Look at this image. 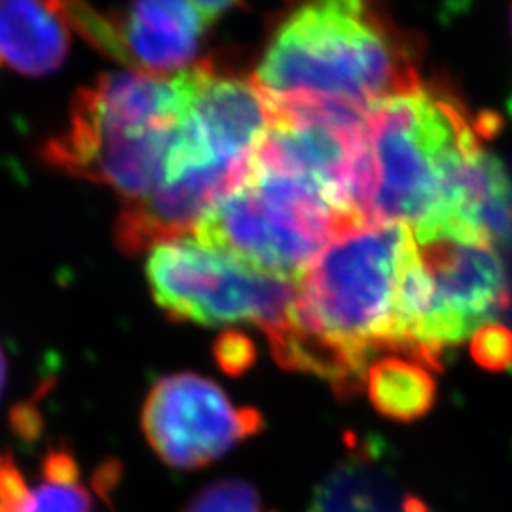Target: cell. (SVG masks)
Segmentation results:
<instances>
[{"label": "cell", "instance_id": "cell-1", "mask_svg": "<svg viewBox=\"0 0 512 512\" xmlns=\"http://www.w3.org/2000/svg\"><path fill=\"white\" fill-rule=\"evenodd\" d=\"M274 103L370 110L421 88L414 52L368 0H311L285 19L255 76Z\"/></svg>", "mask_w": 512, "mask_h": 512}, {"label": "cell", "instance_id": "cell-2", "mask_svg": "<svg viewBox=\"0 0 512 512\" xmlns=\"http://www.w3.org/2000/svg\"><path fill=\"white\" fill-rule=\"evenodd\" d=\"M194 95V74L110 73L74 95L69 122L44 160L122 194L147 196L171 175V160Z\"/></svg>", "mask_w": 512, "mask_h": 512}, {"label": "cell", "instance_id": "cell-3", "mask_svg": "<svg viewBox=\"0 0 512 512\" xmlns=\"http://www.w3.org/2000/svg\"><path fill=\"white\" fill-rule=\"evenodd\" d=\"M484 129L456 97L423 86L374 105L366 120L365 222L414 230L442 219L450 175L484 143Z\"/></svg>", "mask_w": 512, "mask_h": 512}, {"label": "cell", "instance_id": "cell-4", "mask_svg": "<svg viewBox=\"0 0 512 512\" xmlns=\"http://www.w3.org/2000/svg\"><path fill=\"white\" fill-rule=\"evenodd\" d=\"M410 228L363 222L332 239L296 281L294 323L370 366L397 351L395 304Z\"/></svg>", "mask_w": 512, "mask_h": 512}, {"label": "cell", "instance_id": "cell-5", "mask_svg": "<svg viewBox=\"0 0 512 512\" xmlns=\"http://www.w3.org/2000/svg\"><path fill=\"white\" fill-rule=\"evenodd\" d=\"M361 220L298 177L249 164L241 183L200 222L205 247L262 274L298 281L332 239Z\"/></svg>", "mask_w": 512, "mask_h": 512}, {"label": "cell", "instance_id": "cell-6", "mask_svg": "<svg viewBox=\"0 0 512 512\" xmlns=\"http://www.w3.org/2000/svg\"><path fill=\"white\" fill-rule=\"evenodd\" d=\"M147 281L158 308L179 323H253L268 338L294 321L296 281L256 272L194 239L154 247Z\"/></svg>", "mask_w": 512, "mask_h": 512}, {"label": "cell", "instance_id": "cell-7", "mask_svg": "<svg viewBox=\"0 0 512 512\" xmlns=\"http://www.w3.org/2000/svg\"><path fill=\"white\" fill-rule=\"evenodd\" d=\"M410 234L431 296L423 351L437 370L448 349L511 308V283L497 247L454 222L437 220Z\"/></svg>", "mask_w": 512, "mask_h": 512}, {"label": "cell", "instance_id": "cell-8", "mask_svg": "<svg viewBox=\"0 0 512 512\" xmlns=\"http://www.w3.org/2000/svg\"><path fill=\"white\" fill-rule=\"evenodd\" d=\"M148 446L165 465L202 469L264 429L262 414L236 406L219 385L192 372L160 378L141 412Z\"/></svg>", "mask_w": 512, "mask_h": 512}, {"label": "cell", "instance_id": "cell-9", "mask_svg": "<svg viewBox=\"0 0 512 512\" xmlns=\"http://www.w3.org/2000/svg\"><path fill=\"white\" fill-rule=\"evenodd\" d=\"M65 18L101 54L156 74L188 67L211 21L188 0H131L110 14L86 0H65Z\"/></svg>", "mask_w": 512, "mask_h": 512}, {"label": "cell", "instance_id": "cell-10", "mask_svg": "<svg viewBox=\"0 0 512 512\" xmlns=\"http://www.w3.org/2000/svg\"><path fill=\"white\" fill-rule=\"evenodd\" d=\"M275 103L255 78L226 76L198 63V84L179 133V152L190 169L249 167L274 126Z\"/></svg>", "mask_w": 512, "mask_h": 512}, {"label": "cell", "instance_id": "cell-11", "mask_svg": "<svg viewBox=\"0 0 512 512\" xmlns=\"http://www.w3.org/2000/svg\"><path fill=\"white\" fill-rule=\"evenodd\" d=\"M247 175V167L213 165L190 169L147 196L126 200L116 220V245L128 255H139L162 243L198 230L217 203L222 202Z\"/></svg>", "mask_w": 512, "mask_h": 512}, {"label": "cell", "instance_id": "cell-12", "mask_svg": "<svg viewBox=\"0 0 512 512\" xmlns=\"http://www.w3.org/2000/svg\"><path fill=\"white\" fill-rule=\"evenodd\" d=\"M308 512H433L420 495L404 490L376 440L349 442L311 495Z\"/></svg>", "mask_w": 512, "mask_h": 512}, {"label": "cell", "instance_id": "cell-13", "mask_svg": "<svg viewBox=\"0 0 512 512\" xmlns=\"http://www.w3.org/2000/svg\"><path fill=\"white\" fill-rule=\"evenodd\" d=\"M492 245L512 238V184L505 167L484 143L471 148L452 171L442 219Z\"/></svg>", "mask_w": 512, "mask_h": 512}, {"label": "cell", "instance_id": "cell-14", "mask_svg": "<svg viewBox=\"0 0 512 512\" xmlns=\"http://www.w3.org/2000/svg\"><path fill=\"white\" fill-rule=\"evenodd\" d=\"M65 0H0V69L23 76L57 71L69 54Z\"/></svg>", "mask_w": 512, "mask_h": 512}, {"label": "cell", "instance_id": "cell-15", "mask_svg": "<svg viewBox=\"0 0 512 512\" xmlns=\"http://www.w3.org/2000/svg\"><path fill=\"white\" fill-rule=\"evenodd\" d=\"M368 401L387 420L399 423L425 418L437 403V380L412 357L391 353L366 370Z\"/></svg>", "mask_w": 512, "mask_h": 512}, {"label": "cell", "instance_id": "cell-16", "mask_svg": "<svg viewBox=\"0 0 512 512\" xmlns=\"http://www.w3.org/2000/svg\"><path fill=\"white\" fill-rule=\"evenodd\" d=\"M183 512H275L255 486L239 478H224L194 495Z\"/></svg>", "mask_w": 512, "mask_h": 512}, {"label": "cell", "instance_id": "cell-17", "mask_svg": "<svg viewBox=\"0 0 512 512\" xmlns=\"http://www.w3.org/2000/svg\"><path fill=\"white\" fill-rule=\"evenodd\" d=\"M21 512H95L90 490L80 478H42Z\"/></svg>", "mask_w": 512, "mask_h": 512}, {"label": "cell", "instance_id": "cell-18", "mask_svg": "<svg viewBox=\"0 0 512 512\" xmlns=\"http://www.w3.org/2000/svg\"><path fill=\"white\" fill-rule=\"evenodd\" d=\"M471 357L476 365L490 372H507L512 368V329L503 323H486L471 336Z\"/></svg>", "mask_w": 512, "mask_h": 512}, {"label": "cell", "instance_id": "cell-19", "mask_svg": "<svg viewBox=\"0 0 512 512\" xmlns=\"http://www.w3.org/2000/svg\"><path fill=\"white\" fill-rule=\"evenodd\" d=\"M213 357L228 376H243L255 366V342L245 332L226 330L213 344Z\"/></svg>", "mask_w": 512, "mask_h": 512}, {"label": "cell", "instance_id": "cell-20", "mask_svg": "<svg viewBox=\"0 0 512 512\" xmlns=\"http://www.w3.org/2000/svg\"><path fill=\"white\" fill-rule=\"evenodd\" d=\"M29 486L18 465L10 456L4 458L0 469V512H21L29 497Z\"/></svg>", "mask_w": 512, "mask_h": 512}, {"label": "cell", "instance_id": "cell-21", "mask_svg": "<svg viewBox=\"0 0 512 512\" xmlns=\"http://www.w3.org/2000/svg\"><path fill=\"white\" fill-rule=\"evenodd\" d=\"M10 423L16 437L31 442L37 440L42 431V414L33 403L19 404L10 416Z\"/></svg>", "mask_w": 512, "mask_h": 512}, {"label": "cell", "instance_id": "cell-22", "mask_svg": "<svg viewBox=\"0 0 512 512\" xmlns=\"http://www.w3.org/2000/svg\"><path fill=\"white\" fill-rule=\"evenodd\" d=\"M190 4H194L196 8H200L205 16L211 19L217 18L224 10L232 8L234 4H238L241 0H188Z\"/></svg>", "mask_w": 512, "mask_h": 512}, {"label": "cell", "instance_id": "cell-23", "mask_svg": "<svg viewBox=\"0 0 512 512\" xmlns=\"http://www.w3.org/2000/svg\"><path fill=\"white\" fill-rule=\"evenodd\" d=\"M6 376H8V363H6L4 351L0 348V397H2L4 387H6Z\"/></svg>", "mask_w": 512, "mask_h": 512}, {"label": "cell", "instance_id": "cell-24", "mask_svg": "<svg viewBox=\"0 0 512 512\" xmlns=\"http://www.w3.org/2000/svg\"><path fill=\"white\" fill-rule=\"evenodd\" d=\"M2 465H4V458L0 456V469H2Z\"/></svg>", "mask_w": 512, "mask_h": 512}]
</instances>
